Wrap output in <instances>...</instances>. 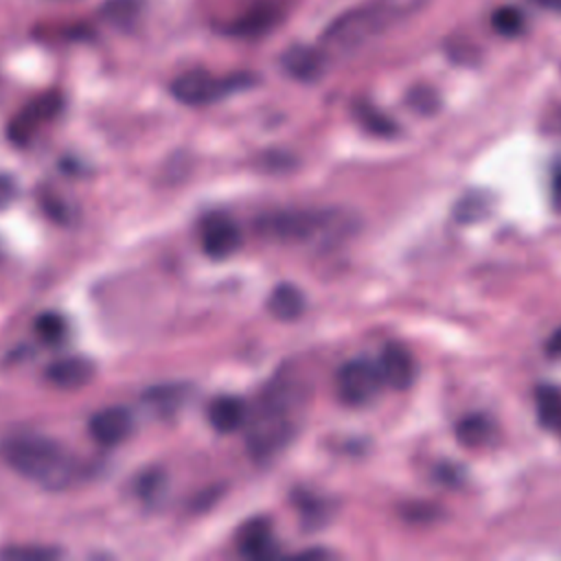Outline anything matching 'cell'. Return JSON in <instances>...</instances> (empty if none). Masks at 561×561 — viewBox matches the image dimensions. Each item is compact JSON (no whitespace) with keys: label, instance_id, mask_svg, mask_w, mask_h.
Instances as JSON below:
<instances>
[{"label":"cell","instance_id":"30bf717a","mask_svg":"<svg viewBox=\"0 0 561 561\" xmlns=\"http://www.w3.org/2000/svg\"><path fill=\"white\" fill-rule=\"evenodd\" d=\"M377 368L381 373L383 386H390L394 390L410 388L414 381V375H416L414 357L410 355V351L403 344H397V342H390L383 346V351L377 359Z\"/></svg>","mask_w":561,"mask_h":561},{"label":"cell","instance_id":"7402d4cb","mask_svg":"<svg viewBox=\"0 0 561 561\" xmlns=\"http://www.w3.org/2000/svg\"><path fill=\"white\" fill-rule=\"evenodd\" d=\"M355 114H357V121L370 131V134H377V136H392L397 131V125L392 118H388L386 114H381L379 110H375L373 105L368 103H359L355 107Z\"/></svg>","mask_w":561,"mask_h":561},{"label":"cell","instance_id":"9a60e30c","mask_svg":"<svg viewBox=\"0 0 561 561\" xmlns=\"http://www.w3.org/2000/svg\"><path fill=\"white\" fill-rule=\"evenodd\" d=\"M248 414L250 412H248L245 401L234 394H219V397L210 399V403L206 408L208 423L213 425V430H217L221 434L237 432L248 421Z\"/></svg>","mask_w":561,"mask_h":561},{"label":"cell","instance_id":"5bb4252c","mask_svg":"<svg viewBox=\"0 0 561 561\" xmlns=\"http://www.w3.org/2000/svg\"><path fill=\"white\" fill-rule=\"evenodd\" d=\"M94 377V364L81 355L55 359L46 368V379L61 390H79Z\"/></svg>","mask_w":561,"mask_h":561},{"label":"cell","instance_id":"7c38bea8","mask_svg":"<svg viewBox=\"0 0 561 561\" xmlns=\"http://www.w3.org/2000/svg\"><path fill=\"white\" fill-rule=\"evenodd\" d=\"M237 548L248 559H267L276 554V537L270 519L252 517L248 519L237 535Z\"/></svg>","mask_w":561,"mask_h":561},{"label":"cell","instance_id":"1f68e13d","mask_svg":"<svg viewBox=\"0 0 561 561\" xmlns=\"http://www.w3.org/2000/svg\"><path fill=\"white\" fill-rule=\"evenodd\" d=\"M530 2L548 11H561V0H530Z\"/></svg>","mask_w":561,"mask_h":561},{"label":"cell","instance_id":"7a4b0ae2","mask_svg":"<svg viewBox=\"0 0 561 561\" xmlns=\"http://www.w3.org/2000/svg\"><path fill=\"white\" fill-rule=\"evenodd\" d=\"M294 386L289 381L270 383L248 414L245 445L252 458L276 456L294 434Z\"/></svg>","mask_w":561,"mask_h":561},{"label":"cell","instance_id":"44dd1931","mask_svg":"<svg viewBox=\"0 0 561 561\" xmlns=\"http://www.w3.org/2000/svg\"><path fill=\"white\" fill-rule=\"evenodd\" d=\"M140 0H107L101 7V15L116 26H129L140 15Z\"/></svg>","mask_w":561,"mask_h":561},{"label":"cell","instance_id":"8992f818","mask_svg":"<svg viewBox=\"0 0 561 561\" xmlns=\"http://www.w3.org/2000/svg\"><path fill=\"white\" fill-rule=\"evenodd\" d=\"M383 386L381 373L377 368V362L357 357L348 359L346 364L340 366L335 375V390L342 403L359 408L370 403Z\"/></svg>","mask_w":561,"mask_h":561},{"label":"cell","instance_id":"d6986e66","mask_svg":"<svg viewBox=\"0 0 561 561\" xmlns=\"http://www.w3.org/2000/svg\"><path fill=\"white\" fill-rule=\"evenodd\" d=\"M184 397H186V388H182V383H167V386H158V388L149 390L145 394V401H147V405L156 408L158 412L169 414L182 405Z\"/></svg>","mask_w":561,"mask_h":561},{"label":"cell","instance_id":"4316f807","mask_svg":"<svg viewBox=\"0 0 561 561\" xmlns=\"http://www.w3.org/2000/svg\"><path fill=\"white\" fill-rule=\"evenodd\" d=\"M408 101L410 105L421 112V114H427L432 110H436V94L430 90V88H416L408 94Z\"/></svg>","mask_w":561,"mask_h":561},{"label":"cell","instance_id":"f1b7e54d","mask_svg":"<svg viewBox=\"0 0 561 561\" xmlns=\"http://www.w3.org/2000/svg\"><path fill=\"white\" fill-rule=\"evenodd\" d=\"M15 193H18V188H15L13 178L0 173V208L9 206L15 199Z\"/></svg>","mask_w":561,"mask_h":561},{"label":"cell","instance_id":"d4e9b609","mask_svg":"<svg viewBox=\"0 0 561 561\" xmlns=\"http://www.w3.org/2000/svg\"><path fill=\"white\" fill-rule=\"evenodd\" d=\"M298 506H300V513H302V519H305V528L313 526V524L322 526L329 519V506H327L324 500H316V497L305 495V500Z\"/></svg>","mask_w":561,"mask_h":561},{"label":"cell","instance_id":"484cf974","mask_svg":"<svg viewBox=\"0 0 561 561\" xmlns=\"http://www.w3.org/2000/svg\"><path fill=\"white\" fill-rule=\"evenodd\" d=\"M383 2L388 4V9L394 13L399 22L416 15L427 4V0H383Z\"/></svg>","mask_w":561,"mask_h":561},{"label":"cell","instance_id":"3957f363","mask_svg":"<svg viewBox=\"0 0 561 561\" xmlns=\"http://www.w3.org/2000/svg\"><path fill=\"white\" fill-rule=\"evenodd\" d=\"M397 22L383 0H370L340 13L322 33L320 48L324 55H351Z\"/></svg>","mask_w":561,"mask_h":561},{"label":"cell","instance_id":"277c9868","mask_svg":"<svg viewBox=\"0 0 561 561\" xmlns=\"http://www.w3.org/2000/svg\"><path fill=\"white\" fill-rule=\"evenodd\" d=\"M261 230L280 241H311L342 232L348 224L333 210H280L261 219Z\"/></svg>","mask_w":561,"mask_h":561},{"label":"cell","instance_id":"4fadbf2b","mask_svg":"<svg viewBox=\"0 0 561 561\" xmlns=\"http://www.w3.org/2000/svg\"><path fill=\"white\" fill-rule=\"evenodd\" d=\"M283 70L296 81H318L327 68V55L322 48L291 46L280 57Z\"/></svg>","mask_w":561,"mask_h":561},{"label":"cell","instance_id":"8fae6325","mask_svg":"<svg viewBox=\"0 0 561 561\" xmlns=\"http://www.w3.org/2000/svg\"><path fill=\"white\" fill-rule=\"evenodd\" d=\"M280 20V9L272 0H256L241 15L230 20L224 31L237 37H259L276 26Z\"/></svg>","mask_w":561,"mask_h":561},{"label":"cell","instance_id":"9c48e42d","mask_svg":"<svg viewBox=\"0 0 561 561\" xmlns=\"http://www.w3.org/2000/svg\"><path fill=\"white\" fill-rule=\"evenodd\" d=\"M134 427V419L123 405H107L90 416L88 430L92 438L103 447H114L123 443Z\"/></svg>","mask_w":561,"mask_h":561},{"label":"cell","instance_id":"d6a6232c","mask_svg":"<svg viewBox=\"0 0 561 561\" xmlns=\"http://www.w3.org/2000/svg\"><path fill=\"white\" fill-rule=\"evenodd\" d=\"M557 125H559V131H561V110H559V116H557Z\"/></svg>","mask_w":561,"mask_h":561},{"label":"cell","instance_id":"6da1fadb","mask_svg":"<svg viewBox=\"0 0 561 561\" xmlns=\"http://www.w3.org/2000/svg\"><path fill=\"white\" fill-rule=\"evenodd\" d=\"M0 456L13 471L48 491H61L77 478L72 454L42 434L9 436L0 445Z\"/></svg>","mask_w":561,"mask_h":561},{"label":"cell","instance_id":"2e32d148","mask_svg":"<svg viewBox=\"0 0 561 561\" xmlns=\"http://www.w3.org/2000/svg\"><path fill=\"white\" fill-rule=\"evenodd\" d=\"M267 309L278 320H298L305 311V294L291 283H280L272 289L267 298Z\"/></svg>","mask_w":561,"mask_h":561},{"label":"cell","instance_id":"603a6c76","mask_svg":"<svg viewBox=\"0 0 561 561\" xmlns=\"http://www.w3.org/2000/svg\"><path fill=\"white\" fill-rule=\"evenodd\" d=\"M35 333L39 335L42 342L46 344H59L66 333H68V324L64 320V316L59 313H53V311H46V313H39L37 320H35Z\"/></svg>","mask_w":561,"mask_h":561},{"label":"cell","instance_id":"ba28073f","mask_svg":"<svg viewBox=\"0 0 561 561\" xmlns=\"http://www.w3.org/2000/svg\"><path fill=\"white\" fill-rule=\"evenodd\" d=\"M59 110H61V96L57 92H46V94L37 96L20 114L13 116V121L9 123V129H7L9 138L15 145L31 142L33 134L37 131V127L42 123L50 121Z\"/></svg>","mask_w":561,"mask_h":561},{"label":"cell","instance_id":"f546056e","mask_svg":"<svg viewBox=\"0 0 561 561\" xmlns=\"http://www.w3.org/2000/svg\"><path fill=\"white\" fill-rule=\"evenodd\" d=\"M550 195H552V204L554 208L561 213V162L554 164L552 169V178H550Z\"/></svg>","mask_w":561,"mask_h":561},{"label":"cell","instance_id":"52a82bcc","mask_svg":"<svg viewBox=\"0 0 561 561\" xmlns=\"http://www.w3.org/2000/svg\"><path fill=\"white\" fill-rule=\"evenodd\" d=\"M199 243L208 259H228L241 245V228L226 213H208L199 224Z\"/></svg>","mask_w":561,"mask_h":561},{"label":"cell","instance_id":"5b68a950","mask_svg":"<svg viewBox=\"0 0 561 561\" xmlns=\"http://www.w3.org/2000/svg\"><path fill=\"white\" fill-rule=\"evenodd\" d=\"M256 77L250 72H234V75H210L206 70H188L178 75L171 81V94L184 105H208L228 94L239 90H248L254 85Z\"/></svg>","mask_w":561,"mask_h":561},{"label":"cell","instance_id":"83f0119b","mask_svg":"<svg viewBox=\"0 0 561 561\" xmlns=\"http://www.w3.org/2000/svg\"><path fill=\"white\" fill-rule=\"evenodd\" d=\"M160 484H162V476L156 473V471H151L149 476H142V480H140V484H138V493H140L145 500L151 502L153 495L158 493Z\"/></svg>","mask_w":561,"mask_h":561},{"label":"cell","instance_id":"cb8c5ba5","mask_svg":"<svg viewBox=\"0 0 561 561\" xmlns=\"http://www.w3.org/2000/svg\"><path fill=\"white\" fill-rule=\"evenodd\" d=\"M59 554H61V550L46 548V546H9L0 552V557L15 559V561H28V559L44 561V559H55Z\"/></svg>","mask_w":561,"mask_h":561},{"label":"cell","instance_id":"4dcf8cb0","mask_svg":"<svg viewBox=\"0 0 561 561\" xmlns=\"http://www.w3.org/2000/svg\"><path fill=\"white\" fill-rule=\"evenodd\" d=\"M546 355L552 359H561V327H557L546 340Z\"/></svg>","mask_w":561,"mask_h":561},{"label":"cell","instance_id":"e0dca14e","mask_svg":"<svg viewBox=\"0 0 561 561\" xmlns=\"http://www.w3.org/2000/svg\"><path fill=\"white\" fill-rule=\"evenodd\" d=\"M456 438L460 445L478 449L491 443L493 438V421L484 414H467L456 423Z\"/></svg>","mask_w":561,"mask_h":561},{"label":"cell","instance_id":"ac0fdd59","mask_svg":"<svg viewBox=\"0 0 561 561\" xmlns=\"http://www.w3.org/2000/svg\"><path fill=\"white\" fill-rule=\"evenodd\" d=\"M537 419L546 430L561 432V390L554 386H539L535 392Z\"/></svg>","mask_w":561,"mask_h":561},{"label":"cell","instance_id":"ffe728a7","mask_svg":"<svg viewBox=\"0 0 561 561\" xmlns=\"http://www.w3.org/2000/svg\"><path fill=\"white\" fill-rule=\"evenodd\" d=\"M491 26L502 37H517L524 33L526 18L517 7H497L491 15Z\"/></svg>","mask_w":561,"mask_h":561}]
</instances>
